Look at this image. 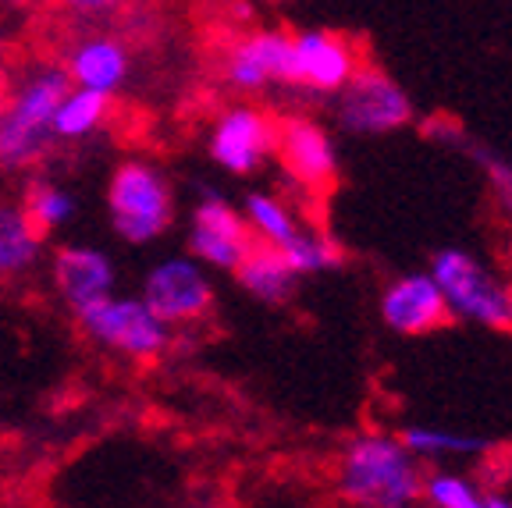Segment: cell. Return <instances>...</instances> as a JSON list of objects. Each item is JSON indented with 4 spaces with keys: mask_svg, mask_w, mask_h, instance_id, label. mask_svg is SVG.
<instances>
[{
    "mask_svg": "<svg viewBox=\"0 0 512 508\" xmlns=\"http://www.w3.org/2000/svg\"><path fill=\"white\" fill-rule=\"evenodd\" d=\"M360 50L331 29L292 32V89L310 96H335L360 68Z\"/></svg>",
    "mask_w": 512,
    "mask_h": 508,
    "instance_id": "obj_10",
    "label": "cell"
},
{
    "mask_svg": "<svg viewBox=\"0 0 512 508\" xmlns=\"http://www.w3.org/2000/svg\"><path fill=\"white\" fill-rule=\"evenodd\" d=\"M427 274L441 288L448 320L456 317L466 324L491 327V331H512V285L470 249H438Z\"/></svg>",
    "mask_w": 512,
    "mask_h": 508,
    "instance_id": "obj_3",
    "label": "cell"
},
{
    "mask_svg": "<svg viewBox=\"0 0 512 508\" xmlns=\"http://www.w3.org/2000/svg\"><path fill=\"white\" fill-rule=\"evenodd\" d=\"M335 121L349 135H392L413 121V100L409 93L374 64H360L356 75L331 96Z\"/></svg>",
    "mask_w": 512,
    "mask_h": 508,
    "instance_id": "obj_6",
    "label": "cell"
},
{
    "mask_svg": "<svg viewBox=\"0 0 512 508\" xmlns=\"http://www.w3.org/2000/svg\"><path fill=\"white\" fill-rule=\"evenodd\" d=\"M424 466L402 448L399 434L352 437L338 462V494L352 508H413L420 505Z\"/></svg>",
    "mask_w": 512,
    "mask_h": 508,
    "instance_id": "obj_1",
    "label": "cell"
},
{
    "mask_svg": "<svg viewBox=\"0 0 512 508\" xmlns=\"http://www.w3.org/2000/svg\"><path fill=\"white\" fill-rule=\"evenodd\" d=\"M420 501L427 508H480L484 491L459 469H427L420 484Z\"/></svg>",
    "mask_w": 512,
    "mask_h": 508,
    "instance_id": "obj_23",
    "label": "cell"
},
{
    "mask_svg": "<svg viewBox=\"0 0 512 508\" xmlns=\"http://www.w3.org/2000/svg\"><path fill=\"white\" fill-rule=\"evenodd\" d=\"M235 281H239L253 299L267 302V306L288 302L299 285V278L292 274L285 256H281L278 249H267V246L249 249V256L239 263V270H235Z\"/></svg>",
    "mask_w": 512,
    "mask_h": 508,
    "instance_id": "obj_16",
    "label": "cell"
},
{
    "mask_svg": "<svg viewBox=\"0 0 512 508\" xmlns=\"http://www.w3.org/2000/svg\"><path fill=\"white\" fill-rule=\"evenodd\" d=\"M224 82L239 93L292 89V32L256 29L224 54Z\"/></svg>",
    "mask_w": 512,
    "mask_h": 508,
    "instance_id": "obj_11",
    "label": "cell"
},
{
    "mask_svg": "<svg viewBox=\"0 0 512 508\" xmlns=\"http://www.w3.org/2000/svg\"><path fill=\"white\" fill-rule=\"evenodd\" d=\"M22 210L32 228L43 235V231H57L64 224H72V217L79 214V199L57 182H32L29 192H25Z\"/></svg>",
    "mask_w": 512,
    "mask_h": 508,
    "instance_id": "obj_22",
    "label": "cell"
},
{
    "mask_svg": "<svg viewBox=\"0 0 512 508\" xmlns=\"http://www.w3.org/2000/svg\"><path fill=\"white\" fill-rule=\"evenodd\" d=\"M43 256V235L18 203H0V281L32 270Z\"/></svg>",
    "mask_w": 512,
    "mask_h": 508,
    "instance_id": "obj_19",
    "label": "cell"
},
{
    "mask_svg": "<svg viewBox=\"0 0 512 508\" xmlns=\"http://www.w3.org/2000/svg\"><path fill=\"white\" fill-rule=\"evenodd\" d=\"M72 82L61 64H36L15 86L0 107V167L25 171L40 164L54 146V114L68 96Z\"/></svg>",
    "mask_w": 512,
    "mask_h": 508,
    "instance_id": "obj_2",
    "label": "cell"
},
{
    "mask_svg": "<svg viewBox=\"0 0 512 508\" xmlns=\"http://www.w3.org/2000/svg\"><path fill=\"white\" fill-rule=\"evenodd\" d=\"M189 256L207 270H239V263L256 246L249 235L242 210L221 196V192L207 189L200 203L192 207L189 217Z\"/></svg>",
    "mask_w": 512,
    "mask_h": 508,
    "instance_id": "obj_8",
    "label": "cell"
},
{
    "mask_svg": "<svg viewBox=\"0 0 512 508\" xmlns=\"http://www.w3.org/2000/svg\"><path fill=\"white\" fill-rule=\"evenodd\" d=\"M480 508H512V494L484 491V505H480Z\"/></svg>",
    "mask_w": 512,
    "mask_h": 508,
    "instance_id": "obj_25",
    "label": "cell"
},
{
    "mask_svg": "<svg viewBox=\"0 0 512 508\" xmlns=\"http://www.w3.org/2000/svg\"><path fill=\"white\" fill-rule=\"evenodd\" d=\"M8 89H11L8 72H4V64H0V107H4V100H8Z\"/></svg>",
    "mask_w": 512,
    "mask_h": 508,
    "instance_id": "obj_26",
    "label": "cell"
},
{
    "mask_svg": "<svg viewBox=\"0 0 512 508\" xmlns=\"http://www.w3.org/2000/svg\"><path fill=\"white\" fill-rule=\"evenodd\" d=\"M111 114V96L89 93V89H68L54 114V143H79L100 132Z\"/></svg>",
    "mask_w": 512,
    "mask_h": 508,
    "instance_id": "obj_20",
    "label": "cell"
},
{
    "mask_svg": "<svg viewBox=\"0 0 512 508\" xmlns=\"http://www.w3.org/2000/svg\"><path fill=\"white\" fill-rule=\"evenodd\" d=\"M50 278H54V288L64 299V306L82 313L89 306H96V302L111 299L118 270H114V260L104 249L61 246L54 253V260H50Z\"/></svg>",
    "mask_w": 512,
    "mask_h": 508,
    "instance_id": "obj_14",
    "label": "cell"
},
{
    "mask_svg": "<svg viewBox=\"0 0 512 508\" xmlns=\"http://www.w3.org/2000/svg\"><path fill=\"white\" fill-rule=\"evenodd\" d=\"M274 146H278V121L249 104L228 107L217 114L207 139L210 160L228 175L260 171L274 157Z\"/></svg>",
    "mask_w": 512,
    "mask_h": 508,
    "instance_id": "obj_9",
    "label": "cell"
},
{
    "mask_svg": "<svg viewBox=\"0 0 512 508\" xmlns=\"http://www.w3.org/2000/svg\"><path fill=\"white\" fill-rule=\"evenodd\" d=\"M278 153L288 178L306 189H324L338 175V146L324 125L310 118H292L278 125Z\"/></svg>",
    "mask_w": 512,
    "mask_h": 508,
    "instance_id": "obj_13",
    "label": "cell"
},
{
    "mask_svg": "<svg viewBox=\"0 0 512 508\" xmlns=\"http://www.w3.org/2000/svg\"><path fill=\"white\" fill-rule=\"evenodd\" d=\"M239 210H242V221H246V228H249V235H253L256 246L285 249L288 242L303 231L296 210L288 207L285 199L271 196V192H249V196L242 199Z\"/></svg>",
    "mask_w": 512,
    "mask_h": 508,
    "instance_id": "obj_18",
    "label": "cell"
},
{
    "mask_svg": "<svg viewBox=\"0 0 512 508\" xmlns=\"http://www.w3.org/2000/svg\"><path fill=\"white\" fill-rule=\"evenodd\" d=\"M139 299L150 306L157 320L168 327L175 324H196L214 310L217 288L207 267L192 260V256H164L143 274V292Z\"/></svg>",
    "mask_w": 512,
    "mask_h": 508,
    "instance_id": "obj_7",
    "label": "cell"
},
{
    "mask_svg": "<svg viewBox=\"0 0 512 508\" xmlns=\"http://www.w3.org/2000/svg\"><path fill=\"white\" fill-rule=\"evenodd\" d=\"M64 75L72 82V89H89V93L111 96L118 93L128 82L132 72V54L118 36H107V32H93V36H82L68 57H64Z\"/></svg>",
    "mask_w": 512,
    "mask_h": 508,
    "instance_id": "obj_15",
    "label": "cell"
},
{
    "mask_svg": "<svg viewBox=\"0 0 512 508\" xmlns=\"http://www.w3.org/2000/svg\"><path fill=\"white\" fill-rule=\"evenodd\" d=\"M470 157L480 164L484 178H488L491 199H495V210L512 224V160L502 157L495 150H484V146H473Z\"/></svg>",
    "mask_w": 512,
    "mask_h": 508,
    "instance_id": "obj_24",
    "label": "cell"
},
{
    "mask_svg": "<svg viewBox=\"0 0 512 508\" xmlns=\"http://www.w3.org/2000/svg\"><path fill=\"white\" fill-rule=\"evenodd\" d=\"M107 210L118 239L128 246L157 242L175 221V196L168 178L146 160H125L114 167L107 185Z\"/></svg>",
    "mask_w": 512,
    "mask_h": 508,
    "instance_id": "obj_4",
    "label": "cell"
},
{
    "mask_svg": "<svg viewBox=\"0 0 512 508\" xmlns=\"http://www.w3.org/2000/svg\"><path fill=\"white\" fill-rule=\"evenodd\" d=\"M402 448L413 455L416 462L434 459H473V455H488L491 441L480 434H466V430H448V427H427V423H409L399 434Z\"/></svg>",
    "mask_w": 512,
    "mask_h": 508,
    "instance_id": "obj_17",
    "label": "cell"
},
{
    "mask_svg": "<svg viewBox=\"0 0 512 508\" xmlns=\"http://www.w3.org/2000/svg\"><path fill=\"white\" fill-rule=\"evenodd\" d=\"M0 57H4V40H0Z\"/></svg>",
    "mask_w": 512,
    "mask_h": 508,
    "instance_id": "obj_27",
    "label": "cell"
},
{
    "mask_svg": "<svg viewBox=\"0 0 512 508\" xmlns=\"http://www.w3.org/2000/svg\"><path fill=\"white\" fill-rule=\"evenodd\" d=\"M285 263L292 267L296 278H310V274H328V270L342 267V246L331 239L328 231L303 228L285 249H278Z\"/></svg>",
    "mask_w": 512,
    "mask_h": 508,
    "instance_id": "obj_21",
    "label": "cell"
},
{
    "mask_svg": "<svg viewBox=\"0 0 512 508\" xmlns=\"http://www.w3.org/2000/svg\"><path fill=\"white\" fill-rule=\"evenodd\" d=\"M377 310H381L384 327L402 338H424L448 324V306L427 270H409L388 281Z\"/></svg>",
    "mask_w": 512,
    "mask_h": 508,
    "instance_id": "obj_12",
    "label": "cell"
},
{
    "mask_svg": "<svg viewBox=\"0 0 512 508\" xmlns=\"http://www.w3.org/2000/svg\"><path fill=\"white\" fill-rule=\"evenodd\" d=\"M89 342L125 359H157L171 345V327L150 313L139 295H118L96 302L89 310L75 313Z\"/></svg>",
    "mask_w": 512,
    "mask_h": 508,
    "instance_id": "obj_5",
    "label": "cell"
}]
</instances>
